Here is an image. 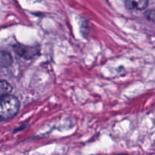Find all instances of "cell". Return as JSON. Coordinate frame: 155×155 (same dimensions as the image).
Listing matches in <instances>:
<instances>
[{"mask_svg":"<svg viewBox=\"0 0 155 155\" xmlns=\"http://www.w3.org/2000/svg\"><path fill=\"white\" fill-rule=\"evenodd\" d=\"M125 5L130 10L142 11L147 8L148 0H124Z\"/></svg>","mask_w":155,"mask_h":155,"instance_id":"3957f363","label":"cell"},{"mask_svg":"<svg viewBox=\"0 0 155 155\" xmlns=\"http://www.w3.org/2000/svg\"><path fill=\"white\" fill-rule=\"evenodd\" d=\"M12 87L6 80H0V98L11 93Z\"/></svg>","mask_w":155,"mask_h":155,"instance_id":"5b68a950","label":"cell"},{"mask_svg":"<svg viewBox=\"0 0 155 155\" xmlns=\"http://www.w3.org/2000/svg\"><path fill=\"white\" fill-rule=\"evenodd\" d=\"M20 109V101L18 98L12 95H7L0 98V121H5L13 118Z\"/></svg>","mask_w":155,"mask_h":155,"instance_id":"6da1fadb","label":"cell"},{"mask_svg":"<svg viewBox=\"0 0 155 155\" xmlns=\"http://www.w3.org/2000/svg\"><path fill=\"white\" fill-rule=\"evenodd\" d=\"M145 16H146V18H148V20L154 21V16H155L154 9H151V10L148 11V12L145 13Z\"/></svg>","mask_w":155,"mask_h":155,"instance_id":"8992f818","label":"cell"},{"mask_svg":"<svg viewBox=\"0 0 155 155\" xmlns=\"http://www.w3.org/2000/svg\"><path fill=\"white\" fill-rule=\"evenodd\" d=\"M15 52L21 57L26 59H30L36 56L39 51V46H33V45H24L21 44H16L13 46Z\"/></svg>","mask_w":155,"mask_h":155,"instance_id":"7a4b0ae2","label":"cell"},{"mask_svg":"<svg viewBox=\"0 0 155 155\" xmlns=\"http://www.w3.org/2000/svg\"><path fill=\"white\" fill-rule=\"evenodd\" d=\"M12 57L8 51L0 50V68H8L12 64Z\"/></svg>","mask_w":155,"mask_h":155,"instance_id":"277c9868","label":"cell"}]
</instances>
